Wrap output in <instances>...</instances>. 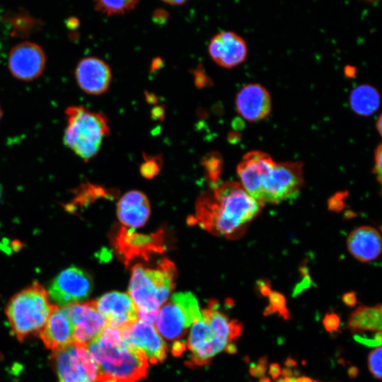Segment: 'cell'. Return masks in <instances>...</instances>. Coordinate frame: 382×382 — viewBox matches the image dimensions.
I'll return each mask as SVG.
<instances>
[{"label":"cell","mask_w":382,"mask_h":382,"mask_svg":"<svg viewBox=\"0 0 382 382\" xmlns=\"http://www.w3.org/2000/svg\"><path fill=\"white\" fill-rule=\"evenodd\" d=\"M212 188L198 198L195 213L189 218V223L228 239L241 237L263 204L236 181H227Z\"/></svg>","instance_id":"cell-1"},{"label":"cell","mask_w":382,"mask_h":382,"mask_svg":"<svg viewBox=\"0 0 382 382\" xmlns=\"http://www.w3.org/2000/svg\"><path fill=\"white\" fill-rule=\"evenodd\" d=\"M86 347L97 366L96 382H138L147 375L144 352L124 342L120 328L105 324Z\"/></svg>","instance_id":"cell-2"},{"label":"cell","mask_w":382,"mask_h":382,"mask_svg":"<svg viewBox=\"0 0 382 382\" xmlns=\"http://www.w3.org/2000/svg\"><path fill=\"white\" fill-rule=\"evenodd\" d=\"M66 126L63 136L66 147L87 162L95 157L110 133L106 116L81 105L66 108Z\"/></svg>","instance_id":"cell-3"},{"label":"cell","mask_w":382,"mask_h":382,"mask_svg":"<svg viewBox=\"0 0 382 382\" xmlns=\"http://www.w3.org/2000/svg\"><path fill=\"white\" fill-rule=\"evenodd\" d=\"M57 306L52 304L45 289L34 282L16 293L6 307L11 331L19 340L38 334Z\"/></svg>","instance_id":"cell-4"},{"label":"cell","mask_w":382,"mask_h":382,"mask_svg":"<svg viewBox=\"0 0 382 382\" xmlns=\"http://www.w3.org/2000/svg\"><path fill=\"white\" fill-rule=\"evenodd\" d=\"M176 276L175 265L166 258L155 268L141 264L134 266L128 291L137 310L158 311L174 289Z\"/></svg>","instance_id":"cell-5"},{"label":"cell","mask_w":382,"mask_h":382,"mask_svg":"<svg viewBox=\"0 0 382 382\" xmlns=\"http://www.w3.org/2000/svg\"><path fill=\"white\" fill-rule=\"evenodd\" d=\"M202 317L195 296L190 292H178L164 303L158 312L156 328L168 340L183 337L187 329Z\"/></svg>","instance_id":"cell-6"},{"label":"cell","mask_w":382,"mask_h":382,"mask_svg":"<svg viewBox=\"0 0 382 382\" xmlns=\"http://www.w3.org/2000/svg\"><path fill=\"white\" fill-rule=\"evenodd\" d=\"M166 233L159 229L150 234L139 233L134 228L120 226L111 235V243L116 255L126 265L141 259L148 261L154 255L166 250Z\"/></svg>","instance_id":"cell-7"},{"label":"cell","mask_w":382,"mask_h":382,"mask_svg":"<svg viewBox=\"0 0 382 382\" xmlns=\"http://www.w3.org/2000/svg\"><path fill=\"white\" fill-rule=\"evenodd\" d=\"M51 360L58 382H96L98 369L86 347L68 345L53 351Z\"/></svg>","instance_id":"cell-8"},{"label":"cell","mask_w":382,"mask_h":382,"mask_svg":"<svg viewBox=\"0 0 382 382\" xmlns=\"http://www.w3.org/2000/svg\"><path fill=\"white\" fill-rule=\"evenodd\" d=\"M303 174L301 162L275 163L263 183L262 203L279 204L296 198L303 185Z\"/></svg>","instance_id":"cell-9"},{"label":"cell","mask_w":382,"mask_h":382,"mask_svg":"<svg viewBox=\"0 0 382 382\" xmlns=\"http://www.w3.org/2000/svg\"><path fill=\"white\" fill-rule=\"evenodd\" d=\"M93 280L89 274L77 267L62 270L51 282L49 298L54 305L64 307L85 300L93 289Z\"/></svg>","instance_id":"cell-10"},{"label":"cell","mask_w":382,"mask_h":382,"mask_svg":"<svg viewBox=\"0 0 382 382\" xmlns=\"http://www.w3.org/2000/svg\"><path fill=\"white\" fill-rule=\"evenodd\" d=\"M192 325L187 342L191 355L186 364L190 367L208 364L216 354L224 350L228 343L231 342L214 330L202 315Z\"/></svg>","instance_id":"cell-11"},{"label":"cell","mask_w":382,"mask_h":382,"mask_svg":"<svg viewBox=\"0 0 382 382\" xmlns=\"http://www.w3.org/2000/svg\"><path fill=\"white\" fill-rule=\"evenodd\" d=\"M62 309L72 323L74 345L87 347L106 324L94 301L72 303Z\"/></svg>","instance_id":"cell-12"},{"label":"cell","mask_w":382,"mask_h":382,"mask_svg":"<svg viewBox=\"0 0 382 382\" xmlns=\"http://www.w3.org/2000/svg\"><path fill=\"white\" fill-rule=\"evenodd\" d=\"M122 340L141 350L148 362L156 364L167 357V345L154 325L140 320L120 328Z\"/></svg>","instance_id":"cell-13"},{"label":"cell","mask_w":382,"mask_h":382,"mask_svg":"<svg viewBox=\"0 0 382 382\" xmlns=\"http://www.w3.org/2000/svg\"><path fill=\"white\" fill-rule=\"evenodd\" d=\"M46 66V56L37 44L25 41L11 48L8 57V67L16 79L31 81L39 78Z\"/></svg>","instance_id":"cell-14"},{"label":"cell","mask_w":382,"mask_h":382,"mask_svg":"<svg viewBox=\"0 0 382 382\" xmlns=\"http://www.w3.org/2000/svg\"><path fill=\"white\" fill-rule=\"evenodd\" d=\"M275 163L268 154L252 151L243 156L237 166V174L241 185L250 196L261 203L264 181Z\"/></svg>","instance_id":"cell-15"},{"label":"cell","mask_w":382,"mask_h":382,"mask_svg":"<svg viewBox=\"0 0 382 382\" xmlns=\"http://www.w3.org/2000/svg\"><path fill=\"white\" fill-rule=\"evenodd\" d=\"M211 58L219 66L231 69L242 64L248 55L245 40L232 31H221L211 39L208 45Z\"/></svg>","instance_id":"cell-16"},{"label":"cell","mask_w":382,"mask_h":382,"mask_svg":"<svg viewBox=\"0 0 382 382\" xmlns=\"http://www.w3.org/2000/svg\"><path fill=\"white\" fill-rule=\"evenodd\" d=\"M74 75L79 87L84 93L93 96L106 92L112 80L109 65L96 57L81 59L76 65Z\"/></svg>","instance_id":"cell-17"},{"label":"cell","mask_w":382,"mask_h":382,"mask_svg":"<svg viewBox=\"0 0 382 382\" xmlns=\"http://www.w3.org/2000/svg\"><path fill=\"white\" fill-rule=\"evenodd\" d=\"M94 302L97 311L104 318L106 324L112 327L122 328L138 319L137 308L127 294L108 292Z\"/></svg>","instance_id":"cell-18"},{"label":"cell","mask_w":382,"mask_h":382,"mask_svg":"<svg viewBox=\"0 0 382 382\" xmlns=\"http://www.w3.org/2000/svg\"><path fill=\"white\" fill-rule=\"evenodd\" d=\"M238 113L250 122L265 119L272 110L271 97L267 90L259 83L243 86L236 96Z\"/></svg>","instance_id":"cell-19"},{"label":"cell","mask_w":382,"mask_h":382,"mask_svg":"<svg viewBox=\"0 0 382 382\" xmlns=\"http://www.w3.org/2000/svg\"><path fill=\"white\" fill-rule=\"evenodd\" d=\"M38 336L52 351L72 345L73 325L62 308L53 311Z\"/></svg>","instance_id":"cell-20"},{"label":"cell","mask_w":382,"mask_h":382,"mask_svg":"<svg viewBox=\"0 0 382 382\" xmlns=\"http://www.w3.org/2000/svg\"><path fill=\"white\" fill-rule=\"evenodd\" d=\"M349 253L361 262L376 259L381 252L380 233L370 226H361L353 230L347 241Z\"/></svg>","instance_id":"cell-21"},{"label":"cell","mask_w":382,"mask_h":382,"mask_svg":"<svg viewBox=\"0 0 382 382\" xmlns=\"http://www.w3.org/2000/svg\"><path fill=\"white\" fill-rule=\"evenodd\" d=\"M149 214V200L140 191L127 192L117 203V215L119 220L132 228L143 226L148 221Z\"/></svg>","instance_id":"cell-22"},{"label":"cell","mask_w":382,"mask_h":382,"mask_svg":"<svg viewBox=\"0 0 382 382\" xmlns=\"http://www.w3.org/2000/svg\"><path fill=\"white\" fill-rule=\"evenodd\" d=\"M381 306L378 303L374 306H361L349 316L347 327L355 334L365 331H381Z\"/></svg>","instance_id":"cell-23"},{"label":"cell","mask_w":382,"mask_h":382,"mask_svg":"<svg viewBox=\"0 0 382 382\" xmlns=\"http://www.w3.org/2000/svg\"><path fill=\"white\" fill-rule=\"evenodd\" d=\"M380 96L378 91L367 84L354 88L349 96V105L352 110L361 116H369L378 108Z\"/></svg>","instance_id":"cell-24"},{"label":"cell","mask_w":382,"mask_h":382,"mask_svg":"<svg viewBox=\"0 0 382 382\" xmlns=\"http://www.w3.org/2000/svg\"><path fill=\"white\" fill-rule=\"evenodd\" d=\"M140 0H93L94 8L100 13L111 17L124 15L134 9Z\"/></svg>","instance_id":"cell-25"},{"label":"cell","mask_w":382,"mask_h":382,"mask_svg":"<svg viewBox=\"0 0 382 382\" xmlns=\"http://www.w3.org/2000/svg\"><path fill=\"white\" fill-rule=\"evenodd\" d=\"M5 21L11 23L12 33L14 36H28L40 25L38 21L25 12L18 13L11 16H8Z\"/></svg>","instance_id":"cell-26"},{"label":"cell","mask_w":382,"mask_h":382,"mask_svg":"<svg viewBox=\"0 0 382 382\" xmlns=\"http://www.w3.org/2000/svg\"><path fill=\"white\" fill-rule=\"evenodd\" d=\"M207 180L214 187L219 184L220 175L223 170V158L217 151H212L205 155L201 160Z\"/></svg>","instance_id":"cell-27"},{"label":"cell","mask_w":382,"mask_h":382,"mask_svg":"<svg viewBox=\"0 0 382 382\" xmlns=\"http://www.w3.org/2000/svg\"><path fill=\"white\" fill-rule=\"evenodd\" d=\"M269 305L263 311L264 316L278 313L284 320L290 318L289 311L286 307V301L284 295L275 291H272L268 295Z\"/></svg>","instance_id":"cell-28"},{"label":"cell","mask_w":382,"mask_h":382,"mask_svg":"<svg viewBox=\"0 0 382 382\" xmlns=\"http://www.w3.org/2000/svg\"><path fill=\"white\" fill-rule=\"evenodd\" d=\"M143 157L144 161L140 166V173L145 178H154L161 170L163 163L162 157L160 155L147 156L145 154Z\"/></svg>","instance_id":"cell-29"},{"label":"cell","mask_w":382,"mask_h":382,"mask_svg":"<svg viewBox=\"0 0 382 382\" xmlns=\"http://www.w3.org/2000/svg\"><path fill=\"white\" fill-rule=\"evenodd\" d=\"M381 346L376 347L368 357V366L371 374L376 378L381 379Z\"/></svg>","instance_id":"cell-30"},{"label":"cell","mask_w":382,"mask_h":382,"mask_svg":"<svg viewBox=\"0 0 382 382\" xmlns=\"http://www.w3.org/2000/svg\"><path fill=\"white\" fill-rule=\"evenodd\" d=\"M267 357L263 356L258 359L256 364H252L250 366V374L253 377H262L267 371Z\"/></svg>","instance_id":"cell-31"},{"label":"cell","mask_w":382,"mask_h":382,"mask_svg":"<svg viewBox=\"0 0 382 382\" xmlns=\"http://www.w3.org/2000/svg\"><path fill=\"white\" fill-rule=\"evenodd\" d=\"M323 323L328 332H336L339 329L340 320L337 314L329 313L325 314Z\"/></svg>","instance_id":"cell-32"},{"label":"cell","mask_w":382,"mask_h":382,"mask_svg":"<svg viewBox=\"0 0 382 382\" xmlns=\"http://www.w3.org/2000/svg\"><path fill=\"white\" fill-rule=\"evenodd\" d=\"M347 196V192H339L333 195L328 200V207L331 211H341L344 207V199Z\"/></svg>","instance_id":"cell-33"},{"label":"cell","mask_w":382,"mask_h":382,"mask_svg":"<svg viewBox=\"0 0 382 382\" xmlns=\"http://www.w3.org/2000/svg\"><path fill=\"white\" fill-rule=\"evenodd\" d=\"M381 157L382 147L381 144H380L375 150L374 166V173L376 175V178L379 183H381Z\"/></svg>","instance_id":"cell-34"},{"label":"cell","mask_w":382,"mask_h":382,"mask_svg":"<svg viewBox=\"0 0 382 382\" xmlns=\"http://www.w3.org/2000/svg\"><path fill=\"white\" fill-rule=\"evenodd\" d=\"M354 340L361 344L367 345L369 347H378L381 345V331L376 332V334L374 339H369L356 335Z\"/></svg>","instance_id":"cell-35"},{"label":"cell","mask_w":382,"mask_h":382,"mask_svg":"<svg viewBox=\"0 0 382 382\" xmlns=\"http://www.w3.org/2000/svg\"><path fill=\"white\" fill-rule=\"evenodd\" d=\"M152 18H153V21L156 23L163 24L166 23L168 20V13L164 9L158 8L154 11Z\"/></svg>","instance_id":"cell-36"},{"label":"cell","mask_w":382,"mask_h":382,"mask_svg":"<svg viewBox=\"0 0 382 382\" xmlns=\"http://www.w3.org/2000/svg\"><path fill=\"white\" fill-rule=\"evenodd\" d=\"M195 84L197 87L202 88L209 83L205 74L200 69H197L195 71Z\"/></svg>","instance_id":"cell-37"},{"label":"cell","mask_w":382,"mask_h":382,"mask_svg":"<svg viewBox=\"0 0 382 382\" xmlns=\"http://www.w3.org/2000/svg\"><path fill=\"white\" fill-rule=\"evenodd\" d=\"M257 289L264 296H268L272 291L270 282L267 280H258L257 282Z\"/></svg>","instance_id":"cell-38"},{"label":"cell","mask_w":382,"mask_h":382,"mask_svg":"<svg viewBox=\"0 0 382 382\" xmlns=\"http://www.w3.org/2000/svg\"><path fill=\"white\" fill-rule=\"evenodd\" d=\"M342 299L345 304L350 307L354 306L357 302V296H356L355 292L354 291H349V292L345 293L342 296Z\"/></svg>","instance_id":"cell-39"},{"label":"cell","mask_w":382,"mask_h":382,"mask_svg":"<svg viewBox=\"0 0 382 382\" xmlns=\"http://www.w3.org/2000/svg\"><path fill=\"white\" fill-rule=\"evenodd\" d=\"M185 349V344L181 341H175L172 345V354L175 357H180Z\"/></svg>","instance_id":"cell-40"},{"label":"cell","mask_w":382,"mask_h":382,"mask_svg":"<svg viewBox=\"0 0 382 382\" xmlns=\"http://www.w3.org/2000/svg\"><path fill=\"white\" fill-rule=\"evenodd\" d=\"M269 374L273 380H276L281 374V367L277 363H272L270 365Z\"/></svg>","instance_id":"cell-41"},{"label":"cell","mask_w":382,"mask_h":382,"mask_svg":"<svg viewBox=\"0 0 382 382\" xmlns=\"http://www.w3.org/2000/svg\"><path fill=\"white\" fill-rule=\"evenodd\" d=\"M277 382H317V381H313L311 378H307V377H301L299 378L291 377V378H284V379H280Z\"/></svg>","instance_id":"cell-42"},{"label":"cell","mask_w":382,"mask_h":382,"mask_svg":"<svg viewBox=\"0 0 382 382\" xmlns=\"http://www.w3.org/2000/svg\"><path fill=\"white\" fill-rule=\"evenodd\" d=\"M151 115L156 120H161L164 117V110L161 106L155 107L151 111Z\"/></svg>","instance_id":"cell-43"},{"label":"cell","mask_w":382,"mask_h":382,"mask_svg":"<svg viewBox=\"0 0 382 382\" xmlns=\"http://www.w3.org/2000/svg\"><path fill=\"white\" fill-rule=\"evenodd\" d=\"M224 351L228 354H234L238 352V348L234 342H229L226 345Z\"/></svg>","instance_id":"cell-44"},{"label":"cell","mask_w":382,"mask_h":382,"mask_svg":"<svg viewBox=\"0 0 382 382\" xmlns=\"http://www.w3.org/2000/svg\"><path fill=\"white\" fill-rule=\"evenodd\" d=\"M161 1L171 6H180L185 4L189 0H161Z\"/></svg>","instance_id":"cell-45"},{"label":"cell","mask_w":382,"mask_h":382,"mask_svg":"<svg viewBox=\"0 0 382 382\" xmlns=\"http://www.w3.org/2000/svg\"><path fill=\"white\" fill-rule=\"evenodd\" d=\"M348 376L350 378H354L359 374V369L354 366H352L348 369Z\"/></svg>","instance_id":"cell-46"},{"label":"cell","mask_w":382,"mask_h":382,"mask_svg":"<svg viewBox=\"0 0 382 382\" xmlns=\"http://www.w3.org/2000/svg\"><path fill=\"white\" fill-rule=\"evenodd\" d=\"M284 364L288 368L295 367L297 366V361L292 357H289L286 359Z\"/></svg>","instance_id":"cell-47"},{"label":"cell","mask_w":382,"mask_h":382,"mask_svg":"<svg viewBox=\"0 0 382 382\" xmlns=\"http://www.w3.org/2000/svg\"><path fill=\"white\" fill-rule=\"evenodd\" d=\"M281 374L284 378H291L293 375V371L291 368H284L282 371H281Z\"/></svg>","instance_id":"cell-48"},{"label":"cell","mask_w":382,"mask_h":382,"mask_svg":"<svg viewBox=\"0 0 382 382\" xmlns=\"http://www.w3.org/2000/svg\"><path fill=\"white\" fill-rule=\"evenodd\" d=\"M376 127L379 134H381V115H380L376 121Z\"/></svg>","instance_id":"cell-49"},{"label":"cell","mask_w":382,"mask_h":382,"mask_svg":"<svg viewBox=\"0 0 382 382\" xmlns=\"http://www.w3.org/2000/svg\"><path fill=\"white\" fill-rule=\"evenodd\" d=\"M162 65V61L161 59H155L152 63V66L154 67V69H158Z\"/></svg>","instance_id":"cell-50"},{"label":"cell","mask_w":382,"mask_h":382,"mask_svg":"<svg viewBox=\"0 0 382 382\" xmlns=\"http://www.w3.org/2000/svg\"><path fill=\"white\" fill-rule=\"evenodd\" d=\"M258 382H271V381H270V379L268 377L263 376L260 377Z\"/></svg>","instance_id":"cell-51"},{"label":"cell","mask_w":382,"mask_h":382,"mask_svg":"<svg viewBox=\"0 0 382 382\" xmlns=\"http://www.w3.org/2000/svg\"><path fill=\"white\" fill-rule=\"evenodd\" d=\"M2 116H3V112H2V109H1V107L0 105V121L2 118Z\"/></svg>","instance_id":"cell-52"},{"label":"cell","mask_w":382,"mask_h":382,"mask_svg":"<svg viewBox=\"0 0 382 382\" xmlns=\"http://www.w3.org/2000/svg\"><path fill=\"white\" fill-rule=\"evenodd\" d=\"M1 195H2V187L0 184V199H1Z\"/></svg>","instance_id":"cell-53"}]
</instances>
